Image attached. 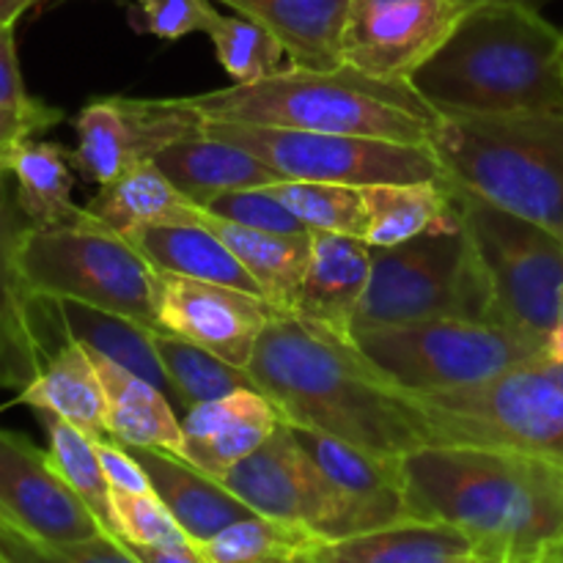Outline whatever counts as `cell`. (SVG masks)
Wrapping results in <instances>:
<instances>
[{
	"label": "cell",
	"instance_id": "obj_48",
	"mask_svg": "<svg viewBox=\"0 0 563 563\" xmlns=\"http://www.w3.org/2000/svg\"><path fill=\"white\" fill-rule=\"evenodd\" d=\"M462 9H476V5H528V9H542L550 0H456Z\"/></svg>",
	"mask_w": 563,
	"mask_h": 563
},
{
	"label": "cell",
	"instance_id": "obj_3",
	"mask_svg": "<svg viewBox=\"0 0 563 563\" xmlns=\"http://www.w3.org/2000/svg\"><path fill=\"white\" fill-rule=\"evenodd\" d=\"M410 86L440 115L563 110V31L528 5H476Z\"/></svg>",
	"mask_w": 563,
	"mask_h": 563
},
{
	"label": "cell",
	"instance_id": "obj_7",
	"mask_svg": "<svg viewBox=\"0 0 563 563\" xmlns=\"http://www.w3.org/2000/svg\"><path fill=\"white\" fill-rule=\"evenodd\" d=\"M410 396L432 445L520 451L563 465V383L544 352L467 388Z\"/></svg>",
	"mask_w": 563,
	"mask_h": 563
},
{
	"label": "cell",
	"instance_id": "obj_42",
	"mask_svg": "<svg viewBox=\"0 0 563 563\" xmlns=\"http://www.w3.org/2000/svg\"><path fill=\"white\" fill-rule=\"evenodd\" d=\"M64 119V110L44 102H31L25 108H3L0 104V168H9L11 157L25 141L47 132Z\"/></svg>",
	"mask_w": 563,
	"mask_h": 563
},
{
	"label": "cell",
	"instance_id": "obj_25",
	"mask_svg": "<svg viewBox=\"0 0 563 563\" xmlns=\"http://www.w3.org/2000/svg\"><path fill=\"white\" fill-rule=\"evenodd\" d=\"M88 355L102 379L110 438L121 445H146V449H163L181 456L185 432H181V416L174 401L157 385L126 372L124 366H115L97 352H88Z\"/></svg>",
	"mask_w": 563,
	"mask_h": 563
},
{
	"label": "cell",
	"instance_id": "obj_8",
	"mask_svg": "<svg viewBox=\"0 0 563 563\" xmlns=\"http://www.w3.org/2000/svg\"><path fill=\"white\" fill-rule=\"evenodd\" d=\"M20 267L33 295L77 300L159 330V273L126 236L86 220L33 229L20 253Z\"/></svg>",
	"mask_w": 563,
	"mask_h": 563
},
{
	"label": "cell",
	"instance_id": "obj_47",
	"mask_svg": "<svg viewBox=\"0 0 563 563\" xmlns=\"http://www.w3.org/2000/svg\"><path fill=\"white\" fill-rule=\"evenodd\" d=\"M36 0H0V25H14L16 16L27 11Z\"/></svg>",
	"mask_w": 563,
	"mask_h": 563
},
{
	"label": "cell",
	"instance_id": "obj_38",
	"mask_svg": "<svg viewBox=\"0 0 563 563\" xmlns=\"http://www.w3.org/2000/svg\"><path fill=\"white\" fill-rule=\"evenodd\" d=\"M0 561L3 563H137L113 533H99L86 542L53 544L25 537L0 522Z\"/></svg>",
	"mask_w": 563,
	"mask_h": 563
},
{
	"label": "cell",
	"instance_id": "obj_40",
	"mask_svg": "<svg viewBox=\"0 0 563 563\" xmlns=\"http://www.w3.org/2000/svg\"><path fill=\"white\" fill-rule=\"evenodd\" d=\"M218 20L214 0H135L126 11L132 31L168 42L187 33H209Z\"/></svg>",
	"mask_w": 563,
	"mask_h": 563
},
{
	"label": "cell",
	"instance_id": "obj_33",
	"mask_svg": "<svg viewBox=\"0 0 563 563\" xmlns=\"http://www.w3.org/2000/svg\"><path fill=\"white\" fill-rule=\"evenodd\" d=\"M322 539L291 522L251 515L196 544L201 563H313Z\"/></svg>",
	"mask_w": 563,
	"mask_h": 563
},
{
	"label": "cell",
	"instance_id": "obj_43",
	"mask_svg": "<svg viewBox=\"0 0 563 563\" xmlns=\"http://www.w3.org/2000/svg\"><path fill=\"white\" fill-rule=\"evenodd\" d=\"M97 454L99 462H102L104 476H108L110 489H121V493H154L146 471L130 454L126 445L115 443L113 438L102 440V443H97Z\"/></svg>",
	"mask_w": 563,
	"mask_h": 563
},
{
	"label": "cell",
	"instance_id": "obj_2",
	"mask_svg": "<svg viewBox=\"0 0 563 563\" xmlns=\"http://www.w3.org/2000/svg\"><path fill=\"white\" fill-rule=\"evenodd\" d=\"M412 520L476 539L489 563H544L563 544V465L476 445H421L401 456Z\"/></svg>",
	"mask_w": 563,
	"mask_h": 563
},
{
	"label": "cell",
	"instance_id": "obj_17",
	"mask_svg": "<svg viewBox=\"0 0 563 563\" xmlns=\"http://www.w3.org/2000/svg\"><path fill=\"white\" fill-rule=\"evenodd\" d=\"M36 229L16 198V181L0 168V390H25L53 355L42 333L38 306L20 267L27 234Z\"/></svg>",
	"mask_w": 563,
	"mask_h": 563
},
{
	"label": "cell",
	"instance_id": "obj_24",
	"mask_svg": "<svg viewBox=\"0 0 563 563\" xmlns=\"http://www.w3.org/2000/svg\"><path fill=\"white\" fill-rule=\"evenodd\" d=\"M291 434L308 456L317 462L319 471L350 498L372 506L390 522L410 520L405 500V473L401 456L374 454V451L352 445L333 434L313 432V429L289 423Z\"/></svg>",
	"mask_w": 563,
	"mask_h": 563
},
{
	"label": "cell",
	"instance_id": "obj_19",
	"mask_svg": "<svg viewBox=\"0 0 563 563\" xmlns=\"http://www.w3.org/2000/svg\"><path fill=\"white\" fill-rule=\"evenodd\" d=\"M372 278V245L361 236L313 231V251L289 311L352 339Z\"/></svg>",
	"mask_w": 563,
	"mask_h": 563
},
{
	"label": "cell",
	"instance_id": "obj_21",
	"mask_svg": "<svg viewBox=\"0 0 563 563\" xmlns=\"http://www.w3.org/2000/svg\"><path fill=\"white\" fill-rule=\"evenodd\" d=\"M154 165L196 207H207L225 192L256 190L284 181V176L256 154L207 132L168 146L154 157Z\"/></svg>",
	"mask_w": 563,
	"mask_h": 563
},
{
	"label": "cell",
	"instance_id": "obj_46",
	"mask_svg": "<svg viewBox=\"0 0 563 563\" xmlns=\"http://www.w3.org/2000/svg\"><path fill=\"white\" fill-rule=\"evenodd\" d=\"M544 355L563 363V297H561V308H559V319H555V328H553V333H550L548 344H544Z\"/></svg>",
	"mask_w": 563,
	"mask_h": 563
},
{
	"label": "cell",
	"instance_id": "obj_30",
	"mask_svg": "<svg viewBox=\"0 0 563 563\" xmlns=\"http://www.w3.org/2000/svg\"><path fill=\"white\" fill-rule=\"evenodd\" d=\"M198 223L207 225L212 234L229 245V251L240 258L242 267L251 273L262 295L278 311H289L295 291L306 275L313 251V231L302 234H275V231L245 229L229 223L218 214L198 209Z\"/></svg>",
	"mask_w": 563,
	"mask_h": 563
},
{
	"label": "cell",
	"instance_id": "obj_16",
	"mask_svg": "<svg viewBox=\"0 0 563 563\" xmlns=\"http://www.w3.org/2000/svg\"><path fill=\"white\" fill-rule=\"evenodd\" d=\"M0 522L38 542L69 544L108 533L49 456L27 438L0 429Z\"/></svg>",
	"mask_w": 563,
	"mask_h": 563
},
{
	"label": "cell",
	"instance_id": "obj_1",
	"mask_svg": "<svg viewBox=\"0 0 563 563\" xmlns=\"http://www.w3.org/2000/svg\"><path fill=\"white\" fill-rule=\"evenodd\" d=\"M247 372L286 423L385 456L432 445L418 401L385 379L355 341L306 317L275 313Z\"/></svg>",
	"mask_w": 563,
	"mask_h": 563
},
{
	"label": "cell",
	"instance_id": "obj_27",
	"mask_svg": "<svg viewBox=\"0 0 563 563\" xmlns=\"http://www.w3.org/2000/svg\"><path fill=\"white\" fill-rule=\"evenodd\" d=\"M53 306L66 341H77L88 352H97V355L115 363V366H124L126 372L157 385L174 401L179 416H185L179 394H176L174 383H170L168 372L163 366V357L154 346V330L143 328V324L132 322L126 317H119V313L99 311V308L77 300H53Z\"/></svg>",
	"mask_w": 563,
	"mask_h": 563
},
{
	"label": "cell",
	"instance_id": "obj_15",
	"mask_svg": "<svg viewBox=\"0 0 563 563\" xmlns=\"http://www.w3.org/2000/svg\"><path fill=\"white\" fill-rule=\"evenodd\" d=\"M275 313L278 308L262 295L185 278V275L159 273V330L192 341L240 368L251 366L258 339Z\"/></svg>",
	"mask_w": 563,
	"mask_h": 563
},
{
	"label": "cell",
	"instance_id": "obj_13",
	"mask_svg": "<svg viewBox=\"0 0 563 563\" xmlns=\"http://www.w3.org/2000/svg\"><path fill=\"white\" fill-rule=\"evenodd\" d=\"M203 119L185 99H91L77 113L71 165L91 185H110L185 137L201 135Z\"/></svg>",
	"mask_w": 563,
	"mask_h": 563
},
{
	"label": "cell",
	"instance_id": "obj_11",
	"mask_svg": "<svg viewBox=\"0 0 563 563\" xmlns=\"http://www.w3.org/2000/svg\"><path fill=\"white\" fill-rule=\"evenodd\" d=\"M203 132L247 148L284 179L335 185H407L443 179V165L429 143H396L333 132L207 121Z\"/></svg>",
	"mask_w": 563,
	"mask_h": 563
},
{
	"label": "cell",
	"instance_id": "obj_34",
	"mask_svg": "<svg viewBox=\"0 0 563 563\" xmlns=\"http://www.w3.org/2000/svg\"><path fill=\"white\" fill-rule=\"evenodd\" d=\"M152 335L185 412L201 401L223 399L236 390H258L256 379L251 377L247 368L234 366L179 335L163 333V330H154Z\"/></svg>",
	"mask_w": 563,
	"mask_h": 563
},
{
	"label": "cell",
	"instance_id": "obj_31",
	"mask_svg": "<svg viewBox=\"0 0 563 563\" xmlns=\"http://www.w3.org/2000/svg\"><path fill=\"white\" fill-rule=\"evenodd\" d=\"M88 214L104 229L121 236L143 225L168 223H198L196 203L187 201L168 181V176L154 163L130 170L121 179L99 187L97 196L88 201Z\"/></svg>",
	"mask_w": 563,
	"mask_h": 563
},
{
	"label": "cell",
	"instance_id": "obj_36",
	"mask_svg": "<svg viewBox=\"0 0 563 563\" xmlns=\"http://www.w3.org/2000/svg\"><path fill=\"white\" fill-rule=\"evenodd\" d=\"M269 192L306 225L308 231H328L366 240L368 212L363 187L335 185V181L284 179L269 185Z\"/></svg>",
	"mask_w": 563,
	"mask_h": 563
},
{
	"label": "cell",
	"instance_id": "obj_37",
	"mask_svg": "<svg viewBox=\"0 0 563 563\" xmlns=\"http://www.w3.org/2000/svg\"><path fill=\"white\" fill-rule=\"evenodd\" d=\"M212 38L214 55L220 66L234 77L236 82H256L264 77L280 71L286 49L284 44L269 33L262 22L251 20L245 14H231L214 22L212 31L207 33Z\"/></svg>",
	"mask_w": 563,
	"mask_h": 563
},
{
	"label": "cell",
	"instance_id": "obj_6",
	"mask_svg": "<svg viewBox=\"0 0 563 563\" xmlns=\"http://www.w3.org/2000/svg\"><path fill=\"white\" fill-rule=\"evenodd\" d=\"M429 319L504 322L495 308L493 286L462 225L390 247H372V278L357 308L355 330Z\"/></svg>",
	"mask_w": 563,
	"mask_h": 563
},
{
	"label": "cell",
	"instance_id": "obj_23",
	"mask_svg": "<svg viewBox=\"0 0 563 563\" xmlns=\"http://www.w3.org/2000/svg\"><path fill=\"white\" fill-rule=\"evenodd\" d=\"M275 33L300 69H339L344 60V25L350 0H214Z\"/></svg>",
	"mask_w": 563,
	"mask_h": 563
},
{
	"label": "cell",
	"instance_id": "obj_51",
	"mask_svg": "<svg viewBox=\"0 0 563 563\" xmlns=\"http://www.w3.org/2000/svg\"><path fill=\"white\" fill-rule=\"evenodd\" d=\"M544 563H548V561H544Z\"/></svg>",
	"mask_w": 563,
	"mask_h": 563
},
{
	"label": "cell",
	"instance_id": "obj_50",
	"mask_svg": "<svg viewBox=\"0 0 563 563\" xmlns=\"http://www.w3.org/2000/svg\"><path fill=\"white\" fill-rule=\"evenodd\" d=\"M0 563H3V561H0Z\"/></svg>",
	"mask_w": 563,
	"mask_h": 563
},
{
	"label": "cell",
	"instance_id": "obj_22",
	"mask_svg": "<svg viewBox=\"0 0 563 563\" xmlns=\"http://www.w3.org/2000/svg\"><path fill=\"white\" fill-rule=\"evenodd\" d=\"M313 563H489L476 539L445 522L401 520L357 537L319 542Z\"/></svg>",
	"mask_w": 563,
	"mask_h": 563
},
{
	"label": "cell",
	"instance_id": "obj_39",
	"mask_svg": "<svg viewBox=\"0 0 563 563\" xmlns=\"http://www.w3.org/2000/svg\"><path fill=\"white\" fill-rule=\"evenodd\" d=\"M113 520L115 537L132 544H146V548H170L185 550L196 548L190 542L168 506L154 493H121L113 489Z\"/></svg>",
	"mask_w": 563,
	"mask_h": 563
},
{
	"label": "cell",
	"instance_id": "obj_32",
	"mask_svg": "<svg viewBox=\"0 0 563 563\" xmlns=\"http://www.w3.org/2000/svg\"><path fill=\"white\" fill-rule=\"evenodd\" d=\"M9 170L16 181V198L36 229L71 225L88 218L86 207H75V165L69 148L58 143L25 141L11 157Z\"/></svg>",
	"mask_w": 563,
	"mask_h": 563
},
{
	"label": "cell",
	"instance_id": "obj_35",
	"mask_svg": "<svg viewBox=\"0 0 563 563\" xmlns=\"http://www.w3.org/2000/svg\"><path fill=\"white\" fill-rule=\"evenodd\" d=\"M47 421L49 434V462L58 471V476L69 484L77 493V498L91 509L99 526L115 537V520H113V489H110L108 476L99 462L97 443L80 429L71 427L64 418H55L49 412H42Z\"/></svg>",
	"mask_w": 563,
	"mask_h": 563
},
{
	"label": "cell",
	"instance_id": "obj_28",
	"mask_svg": "<svg viewBox=\"0 0 563 563\" xmlns=\"http://www.w3.org/2000/svg\"><path fill=\"white\" fill-rule=\"evenodd\" d=\"M363 201L368 212L366 242L372 247H390L462 225L454 185L445 176L407 185H368L363 187Z\"/></svg>",
	"mask_w": 563,
	"mask_h": 563
},
{
	"label": "cell",
	"instance_id": "obj_29",
	"mask_svg": "<svg viewBox=\"0 0 563 563\" xmlns=\"http://www.w3.org/2000/svg\"><path fill=\"white\" fill-rule=\"evenodd\" d=\"M126 240L154 264L157 273L185 275V278L209 280V284L234 286V289L262 295L240 258L229 251L218 234L201 223L143 225ZM264 297V295H262ZM267 300V297H264Z\"/></svg>",
	"mask_w": 563,
	"mask_h": 563
},
{
	"label": "cell",
	"instance_id": "obj_14",
	"mask_svg": "<svg viewBox=\"0 0 563 563\" xmlns=\"http://www.w3.org/2000/svg\"><path fill=\"white\" fill-rule=\"evenodd\" d=\"M465 11L456 0H350L344 60L383 80L410 82Z\"/></svg>",
	"mask_w": 563,
	"mask_h": 563
},
{
	"label": "cell",
	"instance_id": "obj_49",
	"mask_svg": "<svg viewBox=\"0 0 563 563\" xmlns=\"http://www.w3.org/2000/svg\"><path fill=\"white\" fill-rule=\"evenodd\" d=\"M548 563H563V544H561V548H559V550H555V553H553V555H550V559H548Z\"/></svg>",
	"mask_w": 563,
	"mask_h": 563
},
{
	"label": "cell",
	"instance_id": "obj_20",
	"mask_svg": "<svg viewBox=\"0 0 563 563\" xmlns=\"http://www.w3.org/2000/svg\"><path fill=\"white\" fill-rule=\"evenodd\" d=\"M126 449L141 462L154 495L168 506L192 544L207 542L242 517L256 515L231 489H225L220 478L198 471L181 456L146 445H126Z\"/></svg>",
	"mask_w": 563,
	"mask_h": 563
},
{
	"label": "cell",
	"instance_id": "obj_44",
	"mask_svg": "<svg viewBox=\"0 0 563 563\" xmlns=\"http://www.w3.org/2000/svg\"><path fill=\"white\" fill-rule=\"evenodd\" d=\"M31 102H36V99L25 91V82H22L14 47V25H0V104L3 108H25Z\"/></svg>",
	"mask_w": 563,
	"mask_h": 563
},
{
	"label": "cell",
	"instance_id": "obj_12",
	"mask_svg": "<svg viewBox=\"0 0 563 563\" xmlns=\"http://www.w3.org/2000/svg\"><path fill=\"white\" fill-rule=\"evenodd\" d=\"M220 482L256 515L306 528L322 542L394 526L377 509L341 493L302 451L286 421Z\"/></svg>",
	"mask_w": 563,
	"mask_h": 563
},
{
	"label": "cell",
	"instance_id": "obj_45",
	"mask_svg": "<svg viewBox=\"0 0 563 563\" xmlns=\"http://www.w3.org/2000/svg\"><path fill=\"white\" fill-rule=\"evenodd\" d=\"M121 542H124V539H121ZM124 548L130 550L132 559L137 563H201L196 548L170 550V548H146V544H132V542H124Z\"/></svg>",
	"mask_w": 563,
	"mask_h": 563
},
{
	"label": "cell",
	"instance_id": "obj_4",
	"mask_svg": "<svg viewBox=\"0 0 563 563\" xmlns=\"http://www.w3.org/2000/svg\"><path fill=\"white\" fill-rule=\"evenodd\" d=\"M181 99L207 121L396 143H432L440 121L438 110L407 80H383L352 64L328 71L289 66L264 80Z\"/></svg>",
	"mask_w": 563,
	"mask_h": 563
},
{
	"label": "cell",
	"instance_id": "obj_41",
	"mask_svg": "<svg viewBox=\"0 0 563 563\" xmlns=\"http://www.w3.org/2000/svg\"><path fill=\"white\" fill-rule=\"evenodd\" d=\"M201 209L229 220V223L245 225V229L275 231V234H302V231H308L267 187L225 192V196L214 198Z\"/></svg>",
	"mask_w": 563,
	"mask_h": 563
},
{
	"label": "cell",
	"instance_id": "obj_5",
	"mask_svg": "<svg viewBox=\"0 0 563 563\" xmlns=\"http://www.w3.org/2000/svg\"><path fill=\"white\" fill-rule=\"evenodd\" d=\"M429 146L445 179L563 242V110L440 115Z\"/></svg>",
	"mask_w": 563,
	"mask_h": 563
},
{
	"label": "cell",
	"instance_id": "obj_26",
	"mask_svg": "<svg viewBox=\"0 0 563 563\" xmlns=\"http://www.w3.org/2000/svg\"><path fill=\"white\" fill-rule=\"evenodd\" d=\"M16 401L38 412L64 418L82 434H88L93 443L110 440L102 379L86 346L77 341H64L53 352L44 372L16 394Z\"/></svg>",
	"mask_w": 563,
	"mask_h": 563
},
{
	"label": "cell",
	"instance_id": "obj_18",
	"mask_svg": "<svg viewBox=\"0 0 563 563\" xmlns=\"http://www.w3.org/2000/svg\"><path fill=\"white\" fill-rule=\"evenodd\" d=\"M284 421L262 390H236L223 399L201 401L181 416V460L214 478L253 454Z\"/></svg>",
	"mask_w": 563,
	"mask_h": 563
},
{
	"label": "cell",
	"instance_id": "obj_10",
	"mask_svg": "<svg viewBox=\"0 0 563 563\" xmlns=\"http://www.w3.org/2000/svg\"><path fill=\"white\" fill-rule=\"evenodd\" d=\"M454 196L500 319L548 344L563 297V242L456 185Z\"/></svg>",
	"mask_w": 563,
	"mask_h": 563
},
{
	"label": "cell",
	"instance_id": "obj_9",
	"mask_svg": "<svg viewBox=\"0 0 563 563\" xmlns=\"http://www.w3.org/2000/svg\"><path fill=\"white\" fill-rule=\"evenodd\" d=\"M352 341L385 379L407 394L467 388L544 352L542 341L511 324L473 319L355 330Z\"/></svg>",
	"mask_w": 563,
	"mask_h": 563
}]
</instances>
